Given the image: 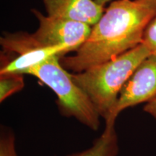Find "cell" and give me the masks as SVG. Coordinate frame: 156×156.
I'll return each instance as SVG.
<instances>
[{
  "instance_id": "obj_11",
  "label": "cell",
  "mask_w": 156,
  "mask_h": 156,
  "mask_svg": "<svg viewBox=\"0 0 156 156\" xmlns=\"http://www.w3.org/2000/svg\"><path fill=\"white\" fill-rule=\"evenodd\" d=\"M142 44L149 49L151 54H156V16L146 28Z\"/></svg>"
},
{
  "instance_id": "obj_3",
  "label": "cell",
  "mask_w": 156,
  "mask_h": 156,
  "mask_svg": "<svg viewBox=\"0 0 156 156\" xmlns=\"http://www.w3.org/2000/svg\"><path fill=\"white\" fill-rule=\"evenodd\" d=\"M26 75L38 79L55 93L58 112L62 116L75 118L90 129H98L99 116L85 93L62 65L60 56H55L30 68Z\"/></svg>"
},
{
  "instance_id": "obj_4",
  "label": "cell",
  "mask_w": 156,
  "mask_h": 156,
  "mask_svg": "<svg viewBox=\"0 0 156 156\" xmlns=\"http://www.w3.org/2000/svg\"><path fill=\"white\" fill-rule=\"evenodd\" d=\"M1 53L0 74L18 73L25 75L30 68L53 56L60 57L69 53L63 46H47L41 44L33 34L26 32L7 33L0 38Z\"/></svg>"
},
{
  "instance_id": "obj_9",
  "label": "cell",
  "mask_w": 156,
  "mask_h": 156,
  "mask_svg": "<svg viewBox=\"0 0 156 156\" xmlns=\"http://www.w3.org/2000/svg\"><path fill=\"white\" fill-rule=\"evenodd\" d=\"M25 82L23 74H0V103L7 98L20 92L24 88Z\"/></svg>"
},
{
  "instance_id": "obj_13",
  "label": "cell",
  "mask_w": 156,
  "mask_h": 156,
  "mask_svg": "<svg viewBox=\"0 0 156 156\" xmlns=\"http://www.w3.org/2000/svg\"><path fill=\"white\" fill-rule=\"evenodd\" d=\"M95 1L98 4H99V5H102L104 7V5H106V4L109 2H112V0H95Z\"/></svg>"
},
{
  "instance_id": "obj_2",
  "label": "cell",
  "mask_w": 156,
  "mask_h": 156,
  "mask_svg": "<svg viewBox=\"0 0 156 156\" xmlns=\"http://www.w3.org/2000/svg\"><path fill=\"white\" fill-rule=\"evenodd\" d=\"M151 51L143 44L81 73H71L74 82L87 95L101 118L110 120L124 85Z\"/></svg>"
},
{
  "instance_id": "obj_7",
  "label": "cell",
  "mask_w": 156,
  "mask_h": 156,
  "mask_svg": "<svg viewBox=\"0 0 156 156\" xmlns=\"http://www.w3.org/2000/svg\"><path fill=\"white\" fill-rule=\"evenodd\" d=\"M48 15L85 23L93 27L104 12L95 0H43Z\"/></svg>"
},
{
  "instance_id": "obj_6",
  "label": "cell",
  "mask_w": 156,
  "mask_h": 156,
  "mask_svg": "<svg viewBox=\"0 0 156 156\" xmlns=\"http://www.w3.org/2000/svg\"><path fill=\"white\" fill-rule=\"evenodd\" d=\"M156 98V54H151L134 69L121 90L116 106L106 125L115 121L126 108L147 103Z\"/></svg>"
},
{
  "instance_id": "obj_5",
  "label": "cell",
  "mask_w": 156,
  "mask_h": 156,
  "mask_svg": "<svg viewBox=\"0 0 156 156\" xmlns=\"http://www.w3.org/2000/svg\"><path fill=\"white\" fill-rule=\"evenodd\" d=\"M38 21L33 34L41 44L47 46H63L69 52L76 51L87 41L92 27L85 23L44 15L38 9H32Z\"/></svg>"
},
{
  "instance_id": "obj_8",
  "label": "cell",
  "mask_w": 156,
  "mask_h": 156,
  "mask_svg": "<svg viewBox=\"0 0 156 156\" xmlns=\"http://www.w3.org/2000/svg\"><path fill=\"white\" fill-rule=\"evenodd\" d=\"M119 145L115 125H106L104 131L85 151L69 156H117Z\"/></svg>"
},
{
  "instance_id": "obj_10",
  "label": "cell",
  "mask_w": 156,
  "mask_h": 156,
  "mask_svg": "<svg viewBox=\"0 0 156 156\" xmlns=\"http://www.w3.org/2000/svg\"><path fill=\"white\" fill-rule=\"evenodd\" d=\"M0 156H17L15 134L9 129H4L1 132Z\"/></svg>"
},
{
  "instance_id": "obj_12",
  "label": "cell",
  "mask_w": 156,
  "mask_h": 156,
  "mask_svg": "<svg viewBox=\"0 0 156 156\" xmlns=\"http://www.w3.org/2000/svg\"><path fill=\"white\" fill-rule=\"evenodd\" d=\"M144 112L153 117L156 121V98L150 102L146 103L143 108Z\"/></svg>"
},
{
  "instance_id": "obj_1",
  "label": "cell",
  "mask_w": 156,
  "mask_h": 156,
  "mask_svg": "<svg viewBox=\"0 0 156 156\" xmlns=\"http://www.w3.org/2000/svg\"><path fill=\"white\" fill-rule=\"evenodd\" d=\"M156 16V0H113L75 54L60 57L74 73L103 63L142 44L148 25Z\"/></svg>"
}]
</instances>
